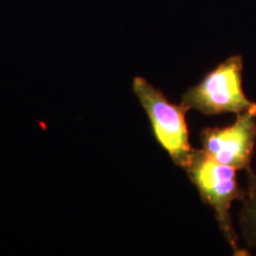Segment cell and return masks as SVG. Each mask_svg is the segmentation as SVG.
I'll return each instance as SVG.
<instances>
[{
    "mask_svg": "<svg viewBox=\"0 0 256 256\" xmlns=\"http://www.w3.org/2000/svg\"><path fill=\"white\" fill-rule=\"evenodd\" d=\"M185 170L204 203L215 211L220 232L234 254L244 255L246 252L238 247V238L232 228L230 211L234 200H243L246 197V191L238 183V170L220 164L203 150L196 148L192 151L191 160Z\"/></svg>",
    "mask_w": 256,
    "mask_h": 256,
    "instance_id": "cell-1",
    "label": "cell"
},
{
    "mask_svg": "<svg viewBox=\"0 0 256 256\" xmlns=\"http://www.w3.org/2000/svg\"><path fill=\"white\" fill-rule=\"evenodd\" d=\"M243 58L229 57L212 69L206 78L188 88L182 96V104L206 115L241 114L256 107L242 89Z\"/></svg>",
    "mask_w": 256,
    "mask_h": 256,
    "instance_id": "cell-2",
    "label": "cell"
},
{
    "mask_svg": "<svg viewBox=\"0 0 256 256\" xmlns=\"http://www.w3.org/2000/svg\"><path fill=\"white\" fill-rule=\"evenodd\" d=\"M133 90L148 115L156 142L176 165L186 168L194 151L185 116L188 108L170 102L162 90L142 78L133 80Z\"/></svg>",
    "mask_w": 256,
    "mask_h": 256,
    "instance_id": "cell-3",
    "label": "cell"
},
{
    "mask_svg": "<svg viewBox=\"0 0 256 256\" xmlns=\"http://www.w3.org/2000/svg\"><path fill=\"white\" fill-rule=\"evenodd\" d=\"M200 142L202 150L216 162L249 172L256 142V107L238 114L230 126L203 130Z\"/></svg>",
    "mask_w": 256,
    "mask_h": 256,
    "instance_id": "cell-4",
    "label": "cell"
},
{
    "mask_svg": "<svg viewBox=\"0 0 256 256\" xmlns=\"http://www.w3.org/2000/svg\"><path fill=\"white\" fill-rule=\"evenodd\" d=\"M249 186L243 200V208L240 216L242 235L250 247L256 246V174L248 172Z\"/></svg>",
    "mask_w": 256,
    "mask_h": 256,
    "instance_id": "cell-5",
    "label": "cell"
}]
</instances>
